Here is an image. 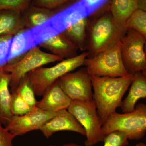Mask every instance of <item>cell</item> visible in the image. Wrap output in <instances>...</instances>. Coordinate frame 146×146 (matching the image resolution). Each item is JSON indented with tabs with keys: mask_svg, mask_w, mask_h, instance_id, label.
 <instances>
[{
	"mask_svg": "<svg viewBox=\"0 0 146 146\" xmlns=\"http://www.w3.org/2000/svg\"><path fill=\"white\" fill-rule=\"evenodd\" d=\"M108 1L88 17L86 50L88 58L121 42L127 31L125 25L117 23L113 19Z\"/></svg>",
	"mask_w": 146,
	"mask_h": 146,
	"instance_id": "cell-1",
	"label": "cell"
},
{
	"mask_svg": "<svg viewBox=\"0 0 146 146\" xmlns=\"http://www.w3.org/2000/svg\"><path fill=\"white\" fill-rule=\"evenodd\" d=\"M133 76L130 74L117 78L91 76L93 100L103 124L121 106L123 97L131 84Z\"/></svg>",
	"mask_w": 146,
	"mask_h": 146,
	"instance_id": "cell-2",
	"label": "cell"
},
{
	"mask_svg": "<svg viewBox=\"0 0 146 146\" xmlns=\"http://www.w3.org/2000/svg\"><path fill=\"white\" fill-rule=\"evenodd\" d=\"M116 131L127 134L128 140H140L146 133V104L138 103L132 112L111 115L103 124L104 136Z\"/></svg>",
	"mask_w": 146,
	"mask_h": 146,
	"instance_id": "cell-3",
	"label": "cell"
},
{
	"mask_svg": "<svg viewBox=\"0 0 146 146\" xmlns=\"http://www.w3.org/2000/svg\"><path fill=\"white\" fill-rule=\"evenodd\" d=\"M62 58L51 53L44 52L36 46L27 52L7 62L3 69L11 75V91L16 89L25 76L44 65L54 62H60Z\"/></svg>",
	"mask_w": 146,
	"mask_h": 146,
	"instance_id": "cell-4",
	"label": "cell"
},
{
	"mask_svg": "<svg viewBox=\"0 0 146 146\" xmlns=\"http://www.w3.org/2000/svg\"><path fill=\"white\" fill-rule=\"evenodd\" d=\"M88 56V53L84 52L76 57L61 60L52 67H42L29 73L35 95L43 96L47 89L61 77L84 65Z\"/></svg>",
	"mask_w": 146,
	"mask_h": 146,
	"instance_id": "cell-5",
	"label": "cell"
},
{
	"mask_svg": "<svg viewBox=\"0 0 146 146\" xmlns=\"http://www.w3.org/2000/svg\"><path fill=\"white\" fill-rule=\"evenodd\" d=\"M121 41L93 57H87L85 66L91 76L121 77L128 75L121 53Z\"/></svg>",
	"mask_w": 146,
	"mask_h": 146,
	"instance_id": "cell-6",
	"label": "cell"
},
{
	"mask_svg": "<svg viewBox=\"0 0 146 146\" xmlns=\"http://www.w3.org/2000/svg\"><path fill=\"white\" fill-rule=\"evenodd\" d=\"M68 110L85 129V146H94L100 142H104L105 137L102 132L103 124L94 100L89 102L72 101Z\"/></svg>",
	"mask_w": 146,
	"mask_h": 146,
	"instance_id": "cell-7",
	"label": "cell"
},
{
	"mask_svg": "<svg viewBox=\"0 0 146 146\" xmlns=\"http://www.w3.org/2000/svg\"><path fill=\"white\" fill-rule=\"evenodd\" d=\"M146 42L143 36L131 29H127L121 40L122 58L129 74L146 70Z\"/></svg>",
	"mask_w": 146,
	"mask_h": 146,
	"instance_id": "cell-8",
	"label": "cell"
},
{
	"mask_svg": "<svg viewBox=\"0 0 146 146\" xmlns=\"http://www.w3.org/2000/svg\"><path fill=\"white\" fill-rule=\"evenodd\" d=\"M107 1L106 0L77 1L67 8L59 11L49 22L58 32H61L81 19L91 16Z\"/></svg>",
	"mask_w": 146,
	"mask_h": 146,
	"instance_id": "cell-9",
	"label": "cell"
},
{
	"mask_svg": "<svg viewBox=\"0 0 146 146\" xmlns=\"http://www.w3.org/2000/svg\"><path fill=\"white\" fill-rule=\"evenodd\" d=\"M58 82L72 101L89 102L93 100L91 76L85 67L66 74L58 80Z\"/></svg>",
	"mask_w": 146,
	"mask_h": 146,
	"instance_id": "cell-10",
	"label": "cell"
},
{
	"mask_svg": "<svg viewBox=\"0 0 146 146\" xmlns=\"http://www.w3.org/2000/svg\"><path fill=\"white\" fill-rule=\"evenodd\" d=\"M56 113L44 111L35 106L26 115L13 116L5 128L16 137L22 136L32 131L40 130Z\"/></svg>",
	"mask_w": 146,
	"mask_h": 146,
	"instance_id": "cell-11",
	"label": "cell"
},
{
	"mask_svg": "<svg viewBox=\"0 0 146 146\" xmlns=\"http://www.w3.org/2000/svg\"><path fill=\"white\" fill-rule=\"evenodd\" d=\"M40 130L47 138H49L54 133L62 131H73L86 136V131L83 127L67 110L57 112L55 116L41 128Z\"/></svg>",
	"mask_w": 146,
	"mask_h": 146,
	"instance_id": "cell-12",
	"label": "cell"
},
{
	"mask_svg": "<svg viewBox=\"0 0 146 146\" xmlns=\"http://www.w3.org/2000/svg\"><path fill=\"white\" fill-rule=\"evenodd\" d=\"M72 102L58 80L47 89L42 99L37 101L36 106L44 111L56 113L68 110Z\"/></svg>",
	"mask_w": 146,
	"mask_h": 146,
	"instance_id": "cell-13",
	"label": "cell"
},
{
	"mask_svg": "<svg viewBox=\"0 0 146 146\" xmlns=\"http://www.w3.org/2000/svg\"><path fill=\"white\" fill-rule=\"evenodd\" d=\"M39 46L63 60L76 57L78 55V48L63 32L41 43Z\"/></svg>",
	"mask_w": 146,
	"mask_h": 146,
	"instance_id": "cell-14",
	"label": "cell"
},
{
	"mask_svg": "<svg viewBox=\"0 0 146 146\" xmlns=\"http://www.w3.org/2000/svg\"><path fill=\"white\" fill-rule=\"evenodd\" d=\"M130 85L127 96L123 101L121 107L123 113L133 111L137 102L146 98V76L142 72L134 74Z\"/></svg>",
	"mask_w": 146,
	"mask_h": 146,
	"instance_id": "cell-15",
	"label": "cell"
},
{
	"mask_svg": "<svg viewBox=\"0 0 146 146\" xmlns=\"http://www.w3.org/2000/svg\"><path fill=\"white\" fill-rule=\"evenodd\" d=\"M59 11L39 7L31 4L21 13V18L25 28L31 30L47 23Z\"/></svg>",
	"mask_w": 146,
	"mask_h": 146,
	"instance_id": "cell-16",
	"label": "cell"
},
{
	"mask_svg": "<svg viewBox=\"0 0 146 146\" xmlns=\"http://www.w3.org/2000/svg\"><path fill=\"white\" fill-rule=\"evenodd\" d=\"M11 75L0 67V123L6 126L13 115L10 109L11 94L9 91Z\"/></svg>",
	"mask_w": 146,
	"mask_h": 146,
	"instance_id": "cell-17",
	"label": "cell"
},
{
	"mask_svg": "<svg viewBox=\"0 0 146 146\" xmlns=\"http://www.w3.org/2000/svg\"><path fill=\"white\" fill-rule=\"evenodd\" d=\"M36 46H38L31 30L24 29L13 36L11 40L7 62L16 59Z\"/></svg>",
	"mask_w": 146,
	"mask_h": 146,
	"instance_id": "cell-18",
	"label": "cell"
},
{
	"mask_svg": "<svg viewBox=\"0 0 146 146\" xmlns=\"http://www.w3.org/2000/svg\"><path fill=\"white\" fill-rule=\"evenodd\" d=\"M110 13L117 23L125 25L128 20L138 9V0L109 1Z\"/></svg>",
	"mask_w": 146,
	"mask_h": 146,
	"instance_id": "cell-19",
	"label": "cell"
},
{
	"mask_svg": "<svg viewBox=\"0 0 146 146\" xmlns=\"http://www.w3.org/2000/svg\"><path fill=\"white\" fill-rule=\"evenodd\" d=\"M24 29L21 13L12 11L0 10V36H13Z\"/></svg>",
	"mask_w": 146,
	"mask_h": 146,
	"instance_id": "cell-20",
	"label": "cell"
},
{
	"mask_svg": "<svg viewBox=\"0 0 146 146\" xmlns=\"http://www.w3.org/2000/svg\"><path fill=\"white\" fill-rule=\"evenodd\" d=\"M88 17L81 19L70 26L63 31L79 50H86Z\"/></svg>",
	"mask_w": 146,
	"mask_h": 146,
	"instance_id": "cell-21",
	"label": "cell"
},
{
	"mask_svg": "<svg viewBox=\"0 0 146 146\" xmlns=\"http://www.w3.org/2000/svg\"><path fill=\"white\" fill-rule=\"evenodd\" d=\"M127 29L137 31L146 39V12L138 9L125 24Z\"/></svg>",
	"mask_w": 146,
	"mask_h": 146,
	"instance_id": "cell-22",
	"label": "cell"
},
{
	"mask_svg": "<svg viewBox=\"0 0 146 146\" xmlns=\"http://www.w3.org/2000/svg\"><path fill=\"white\" fill-rule=\"evenodd\" d=\"M11 92L10 109L13 116H22L32 110L34 106L29 104L16 90Z\"/></svg>",
	"mask_w": 146,
	"mask_h": 146,
	"instance_id": "cell-23",
	"label": "cell"
},
{
	"mask_svg": "<svg viewBox=\"0 0 146 146\" xmlns=\"http://www.w3.org/2000/svg\"><path fill=\"white\" fill-rule=\"evenodd\" d=\"M14 90H16L30 105L36 106L37 101L35 98L34 89L29 79L28 74L21 80L17 88Z\"/></svg>",
	"mask_w": 146,
	"mask_h": 146,
	"instance_id": "cell-24",
	"label": "cell"
},
{
	"mask_svg": "<svg viewBox=\"0 0 146 146\" xmlns=\"http://www.w3.org/2000/svg\"><path fill=\"white\" fill-rule=\"evenodd\" d=\"M31 30L37 46L59 33L49 21Z\"/></svg>",
	"mask_w": 146,
	"mask_h": 146,
	"instance_id": "cell-25",
	"label": "cell"
},
{
	"mask_svg": "<svg viewBox=\"0 0 146 146\" xmlns=\"http://www.w3.org/2000/svg\"><path fill=\"white\" fill-rule=\"evenodd\" d=\"M30 0H0V10L12 11L21 13L31 4Z\"/></svg>",
	"mask_w": 146,
	"mask_h": 146,
	"instance_id": "cell-26",
	"label": "cell"
},
{
	"mask_svg": "<svg viewBox=\"0 0 146 146\" xmlns=\"http://www.w3.org/2000/svg\"><path fill=\"white\" fill-rule=\"evenodd\" d=\"M127 134L121 131H116L106 136L103 146H127L128 145Z\"/></svg>",
	"mask_w": 146,
	"mask_h": 146,
	"instance_id": "cell-27",
	"label": "cell"
},
{
	"mask_svg": "<svg viewBox=\"0 0 146 146\" xmlns=\"http://www.w3.org/2000/svg\"><path fill=\"white\" fill-rule=\"evenodd\" d=\"M72 1L69 0H33L31 1V4L49 10L58 11V9H60V7Z\"/></svg>",
	"mask_w": 146,
	"mask_h": 146,
	"instance_id": "cell-28",
	"label": "cell"
},
{
	"mask_svg": "<svg viewBox=\"0 0 146 146\" xmlns=\"http://www.w3.org/2000/svg\"><path fill=\"white\" fill-rule=\"evenodd\" d=\"M15 137L0 123V146H13V140Z\"/></svg>",
	"mask_w": 146,
	"mask_h": 146,
	"instance_id": "cell-29",
	"label": "cell"
},
{
	"mask_svg": "<svg viewBox=\"0 0 146 146\" xmlns=\"http://www.w3.org/2000/svg\"><path fill=\"white\" fill-rule=\"evenodd\" d=\"M11 40L0 44V67L7 62Z\"/></svg>",
	"mask_w": 146,
	"mask_h": 146,
	"instance_id": "cell-30",
	"label": "cell"
},
{
	"mask_svg": "<svg viewBox=\"0 0 146 146\" xmlns=\"http://www.w3.org/2000/svg\"><path fill=\"white\" fill-rule=\"evenodd\" d=\"M138 9L146 12V0H138Z\"/></svg>",
	"mask_w": 146,
	"mask_h": 146,
	"instance_id": "cell-31",
	"label": "cell"
},
{
	"mask_svg": "<svg viewBox=\"0 0 146 146\" xmlns=\"http://www.w3.org/2000/svg\"><path fill=\"white\" fill-rule=\"evenodd\" d=\"M13 36L11 35H3L0 36V44L10 41L13 38Z\"/></svg>",
	"mask_w": 146,
	"mask_h": 146,
	"instance_id": "cell-32",
	"label": "cell"
},
{
	"mask_svg": "<svg viewBox=\"0 0 146 146\" xmlns=\"http://www.w3.org/2000/svg\"><path fill=\"white\" fill-rule=\"evenodd\" d=\"M50 146H57L54 145H50ZM62 146H82L80 145H78V144L75 143H68L65 144Z\"/></svg>",
	"mask_w": 146,
	"mask_h": 146,
	"instance_id": "cell-33",
	"label": "cell"
},
{
	"mask_svg": "<svg viewBox=\"0 0 146 146\" xmlns=\"http://www.w3.org/2000/svg\"><path fill=\"white\" fill-rule=\"evenodd\" d=\"M134 146H146V144L143 143H139L136 144Z\"/></svg>",
	"mask_w": 146,
	"mask_h": 146,
	"instance_id": "cell-34",
	"label": "cell"
},
{
	"mask_svg": "<svg viewBox=\"0 0 146 146\" xmlns=\"http://www.w3.org/2000/svg\"><path fill=\"white\" fill-rule=\"evenodd\" d=\"M145 55H146V43H145Z\"/></svg>",
	"mask_w": 146,
	"mask_h": 146,
	"instance_id": "cell-35",
	"label": "cell"
},
{
	"mask_svg": "<svg viewBox=\"0 0 146 146\" xmlns=\"http://www.w3.org/2000/svg\"><path fill=\"white\" fill-rule=\"evenodd\" d=\"M143 74H144L146 76V70L144 71V72H142Z\"/></svg>",
	"mask_w": 146,
	"mask_h": 146,
	"instance_id": "cell-36",
	"label": "cell"
}]
</instances>
